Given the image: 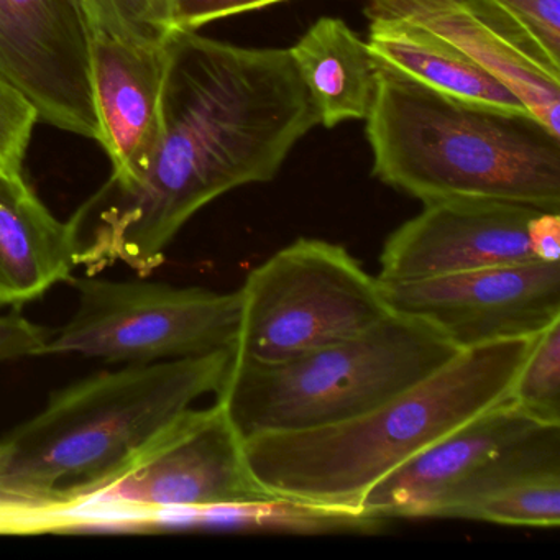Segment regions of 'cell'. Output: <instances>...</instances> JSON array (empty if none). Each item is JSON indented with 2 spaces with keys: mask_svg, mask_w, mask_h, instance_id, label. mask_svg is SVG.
<instances>
[{
  "mask_svg": "<svg viewBox=\"0 0 560 560\" xmlns=\"http://www.w3.org/2000/svg\"><path fill=\"white\" fill-rule=\"evenodd\" d=\"M536 337L460 350L418 385L357 418L245 438L252 474L275 497L359 510L383 477L506 399Z\"/></svg>",
  "mask_w": 560,
  "mask_h": 560,
  "instance_id": "3957f363",
  "label": "cell"
},
{
  "mask_svg": "<svg viewBox=\"0 0 560 560\" xmlns=\"http://www.w3.org/2000/svg\"><path fill=\"white\" fill-rule=\"evenodd\" d=\"M50 330L19 313L0 316V363L44 357Z\"/></svg>",
  "mask_w": 560,
  "mask_h": 560,
  "instance_id": "cb8c5ba5",
  "label": "cell"
},
{
  "mask_svg": "<svg viewBox=\"0 0 560 560\" xmlns=\"http://www.w3.org/2000/svg\"><path fill=\"white\" fill-rule=\"evenodd\" d=\"M231 350L101 370L54 392L0 439V513H55L90 501L173 418L218 392Z\"/></svg>",
  "mask_w": 560,
  "mask_h": 560,
  "instance_id": "7a4b0ae2",
  "label": "cell"
},
{
  "mask_svg": "<svg viewBox=\"0 0 560 560\" xmlns=\"http://www.w3.org/2000/svg\"><path fill=\"white\" fill-rule=\"evenodd\" d=\"M537 425L542 424L503 399L383 477L366 491L359 510L385 521L429 520L432 508L458 481Z\"/></svg>",
  "mask_w": 560,
  "mask_h": 560,
  "instance_id": "9a60e30c",
  "label": "cell"
},
{
  "mask_svg": "<svg viewBox=\"0 0 560 560\" xmlns=\"http://www.w3.org/2000/svg\"><path fill=\"white\" fill-rule=\"evenodd\" d=\"M93 44L81 0H0V80L38 119L100 140Z\"/></svg>",
  "mask_w": 560,
  "mask_h": 560,
  "instance_id": "9c48e42d",
  "label": "cell"
},
{
  "mask_svg": "<svg viewBox=\"0 0 560 560\" xmlns=\"http://www.w3.org/2000/svg\"><path fill=\"white\" fill-rule=\"evenodd\" d=\"M232 357L280 363L349 339L393 313L378 277L342 247L298 238L255 267L238 288Z\"/></svg>",
  "mask_w": 560,
  "mask_h": 560,
  "instance_id": "8992f818",
  "label": "cell"
},
{
  "mask_svg": "<svg viewBox=\"0 0 560 560\" xmlns=\"http://www.w3.org/2000/svg\"><path fill=\"white\" fill-rule=\"evenodd\" d=\"M94 37L162 47L176 31L172 0H81Z\"/></svg>",
  "mask_w": 560,
  "mask_h": 560,
  "instance_id": "ffe728a7",
  "label": "cell"
},
{
  "mask_svg": "<svg viewBox=\"0 0 560 560\" xmlns=\"http://www.w3.org/2000/svg\"><path fill=\"white\" fill-rule=\"evenodd\" d=\"M533 247L537 260L560 261V214L542 211L534 219Z\"/></svg>",
  "mask_w": 560,
  "mask_h": 560,
  "instance_id": "d4e9b609",
  "label": "cell"
},
{
  "mask_svg": "<svg viewBox=\"0 0 560 560\" xmlns=\"http://www.w3.org/2000/svg\"><path fill=\"white\" fill-rule=\"evenodd\" d=\"M38 113L21 93L0 80V168L22 173Z\"/></svg>",
  "mask_w": 560,
  "mask_h": 560,
  "instance_id": "44dd1931",
  "label": "cell"
},
{
  "mask_svg": "<svg viewBox=\"0 0 560 560\" xmlns=\"http://www.w3.org/2000/svg\"><path fill=\"white\" fill-rule=\"evenodd\" d=\"M168 51L94 37L93 84L101 137L113 162L104 192H129L142 185L163 139V88Z\"/></svg>",
  "mask_w": 560,
  "mask_h": 560,
  "instance_id": "4fadbf2b",
  "label": "cell"
},
{
  "mask_svg": "<svg viewBox=\"0 0 560 560\" xmlns=\"http://www.w3.org/2000/svg\"><path fill=\"white\" fill-rule=\"evenodd\" d=\"M77 248L24 175L0 168V310H21L73 278Z\"/></svg>",
  "mask_w": 560,
  "mask_h": 560,
  "instance_id": "2e32d148",
  "label": "cell"
},
{
  "mask_svg": "<svg viewBox=\"0 0 560 560\" xmlns=\"http://www.w3.org/2000/svg\"><path fill=\"white\" fill-rule=\"evenodd\" d=\"M288 0H172L176 31H198L209 22L247 14Z\"/></svg>",
  "mask_w": 560,
  "mask_h": 560,
  "instance_id": "603a6c76",
  "label": "cell"
},
{
  "mask_svg": "<svg viewBox=\"0 0 560 560\" xmlns=\"http://www.w3.org/2000/svg\"><path fill=\"white\" fill-rule=\"evenodd\" d=\"M508 399L533 421L560 425V319L534 339Z\"/></svg>",
  "mask_w": 560,
  "mask_h": 560,
  "instance_id": "d6986e66",
  "label": "cell"
},
{
  "mask_svg": "<svg viewBox=\"0 0 560 560\" xmlns=\"http://www.w3.org/2000/svg\"><path fill=\"white\" fill-rule=\"evenodd\" d=\"M429 520L559 526L560 425H537L491 455L445 493Z\"/></svg>",
  "mask_w": 560,
  "mask_h": 560,
  "instance_id": "5bb4252c",
  "label": "cell"
},
{
  "mask_svg": "<svg viewBox=\"0 0 560 560\" xmlns=\"http://www.w3.org/2000/svg\"><path fill=\"white\" fill-rule=\"evenodd\" d=\"M270 497L252 474L244 435L214 401L163 425L90 504L179 513Z\"/></svg>",
  "mask_w": 560,
  "mask_h": 560,
  "instance_id": "ba28073f",
  "label": "cell"
},
{
  "mask_svg": "<svg viewBox=\"0 0 560 560\" xmlns=\"http://www.w3.org/2000/svg\"><path fill=\"white\" fill-rule=\"evenodd\" d=\"M370 51L376 63L445 96L497 109L529 113L516 94L454 45L405 19H370Z\"/></svg>",
  "mask_w": 560,
  "mask_h": 560,
  "instance_id": "e0dca14e",
  "label": "cell"
},
{
  "mask_svg": "<svg viewBox=\"0 0 560 560\" xmlns=\"http://www.w3.org/2000/svg\"><path fill=\"white\" fill-rule=\"evenodd\" d=\"M313 101L319 126L365 120L378 86V63L346 22L323 18L288 48Z\"/></svg>",
  "mask_w": 560,
  "mask_h": 560,
  "instance_id": "ac0fdd59",
  "label": "cell"
},
{
  "mask_svg": "<svg viewBox=\"0 0 560 560\" xmlns=\"http://www.w3.org/2000/svg\"><path fill=\"white\" fill-rule=\"evenodd\" d=\"M540 209L483 198L424 202L416 218L399 225L383 245V283H405L481 268L537 260L534 219Z\"/></svg>",
  "mask_w": 560,
  "mask_h": 560,
  "instance_id": "8fae6325",
  "label": "cell"
},
{
  "mask_svg": "<svg viewBox=\"0 0 560 560\" xmlns=\"http://www.w3.org/2000/svg\"><path fill=\"white\" fill-rule=\"evenodd\" d=\"M0 448H2V447H0Z\"/></svg>",
  "mask_w": 560,
  "mask_h": 560,
  "instance_id": "484cf974",
  "label": "cell"
},
{
  "mask_svg": "<svg viewBox=\"0 0 560 560\" xmlns=\"http://www.w3.org/2000/svg\"><path fill=\"white\" fill-rule=\"evenodd\" d=\"M383 290L393 313L431 324L458 350L529 339L560 319V261L383 283Z\"/></svg>",
  "mask_w": 560,
  "mask_h": 560,
  "instance_id": "30bf717a",
  "label": "cell"
},
{
  "mask_svg": "<svg viewBox=\"0 0 560 560\" xmlns=\"http://www.w3.org/2000/svg\"><path fill=\"white\" fill-rule=\"evenodd\" d=\"M372 173L422 202L483 198L560 212V137L530 113L445 96L378 65Z\"/></svg>",
  "mask_w": 560,
  "mask_h": 560,
  "instance_id": "277c9868",
  "label": "cell"
},
{
  "mask_svg": "<svg viewBox=\"0 0 560 560\" xmlns=\"http://www.w3.org/2000/svg\"><path fill=\"white\" fill-rule=\"evenodd\" d=\"M77 307L50 334L44 355H80L122 365L191 359L234 349L241 294L139 280L71 278Z\"/></svg>",
  "mask_w": 560,
  "mask_h": 560,
  "instance_id": "52a82bcc",
  "label": "cell"
},
{
  "mask_svg": "<svg viewBox=\"0 0 560 560\" xmlns=\"http://www.w3.org/2000/svg\"><path fill=\"white\" fill-rule=\"evenodd\" d=\"M163 139L129 192L101 191L71 219L78 267L149 277L176 235L225 192L277 178L319 117L290 50L175 31L166 42Z\"/></svg>",
  "mask_w": 560,
  "mask_h": 560,
  "instance_id": "6da1fadb",
  "label": "cell"
},
{
  "mask_svg": "<svg viewBox=\"0 0 560 560\" xmlns=\"http://www.w3.org/2000/svg\"><path fill=\"white\" fill-rule=\"evenodd\" d=\"M458 353L431 324L392 313L357 336L287 362L231 357L215 401L244 439L323 428L418 385Z\"/></svg>",
  "mask_w": 560,
  "mask_h": 560,
  "instance_id": "5b68a950",
  "label": "cell"
},
{
  "mask_svg": "<svg viewBox=\"0 0 560 560\" xmlns=\"http://www.w3.org/2000/svg\"><path fill=\"white\" fill-rule=\"evenodd\" d=\"M365 14L369 21L405 19L444 38L560 137V65L488 0H369Z\"/></svg>",
  "mask_w": 560,
  "mask_h": 560,
  "instance_id": "7c38bea8",
  "label": "cell"
},
{
  "mask_svg": "<svg viewBox=\"0 0 560 560\" xmlns=\"http://www.w3.org/2000/svg\"><path fill=\"white\" fill-rule=\"evenodd\" d=\"M560 65V0H488Z\"/></svg>",
  "mask_w": 560,
  "mask_h": 560,
  "instance_id": "7402d4cb",
  "label": "cell"
}]
</instances>
